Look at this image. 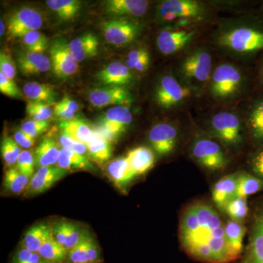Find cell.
<instances>
[{"instance_id": "obj_1", "label": "cell", "mask_w": 263, "mask_h": 263, "mask_svg": "<svg viewBox=\"0 0 263 263\" xmlns=\"http://www.w3.org/2000/svg\"><path fill=\"white\" fill-rule=\"evenodd\" d=\"M179 236L183 251L198 262L230 263L241 257L228 243L220 216L205 202L186 208L180 221Z\"/></svg>"}, {"instance_id": "obj_2", "label": "cell", "mask_w": 263, "mask_h": 263, "mask_svg": "<svg viewBox=\"0 0 263 263\" xmlns=\"http://www.w3.org/2000/svg\"><path fill=\"white\" fill-rule=\"evenodd\" d=\"M219 42L222 46L239 53L258 51L263 48V32L240 27L223 34Z\"/></svg>"}, {"instance_id": "obj_3", "label": "cell", "mask_w": 263, "mask_h": 263, "mask_svg": "<svg viewBox=\"0 0 263 263\" xmlns=\"http://www.w3.org/2000/svg\"><path fill=\"white\" fill-rule=\"evenodd\" d=\"M193 155L195 160L204 168L209 171H220L226 167V155L215 141L200 139L194 143Z\"/></svg>"}, {"instance_id": "obj_4", "label": "cell", "mask_w": 263, "mask_h": 263, "mask_svg": "<svg viewBox=\"0 0 263 263\" xmlns=\"http://www.w3.org/2000/svg\"><path fill=\"white\" fill-rule=\"evenodd\" d=\"M51 68L57 77L65 79L75 75L79 65L69 50L68 44L62 38L55 40L50 47Z\"/></svg>"}, {"instance_id": "obj_5", "label": "cell", "mask_w": 263, "mask_h": 263, "mask_svg": "<svg viewBox=\"0 0 263 263\" xmlns=\"http://www.w3.org/2000/svg\"><path fill=\"white\" fill-rule=\"evenodd\" d=\"M107 42L116 46H125L136 39L139 32L138 24L126 19H112L100 25Z\"/></svg>"}, {"instance_id": "obj_6", "label": "cell", "mask_w": 263, "mask_h": 263, "mask_svg": "<svg viewBox=\"0 0 263 263\" xmlns=\"http://www.w3.org/2000/svg\"><path fill=\"white\" fill-rule=\"evenodd\" d=\"M43 23L42 15L37 10L29 7L21 8L8 19V35L22 38L27 33L39 30Z\"/></svg>"}, {"instance_id": "obj_7", "label": "cell", "mask_w": 263, "mask_h": 263, "mask_svg": "<svg viewBox=\"0 0 263 263\" xmlns=\"http://www.w3.org/2000/svg\"><path fill=\"white\" fill-rule=\"evenodd\" d=\"M241 76L235 67L230 65L219 66L212 77L213 94L218 98H228L239 88Z\"/></svg>"}, {"instance_id": "obj_8", "label": "cell", "mask_w": 263, "mask_h": 263, "mask_svg": "<svg viewBox=\"0 0 263 263\" xmlns=\"http://www.w3.org/2000/svg\"><path fill=\"white\" fill-rule=\"evenodd\" d=\"M190 95V89L183 87L172 76H166L160 81L155 98L160 106L164 108L177 105Z\"/></svg>"}, {"instance_id": "obj_9", "label": "cell", "mask_w": 263, "mask_h": 263, "mask_svg": "<svg viewBox=\"0 0 263 263\" xmlns=\"http://www.w3.org/2000/svg\"><path fill=\"white\" fill-rule=\"evenodd\" d=\"M88 100L92 106L100 108L111 105H128L133 102V96L125 88L108 86L90 91Z\"/></svg>"}, {"instance_id": "obj_10", "label": "cell", "mask_w": 263, "mask_h": 263, "mask_svg": "<svg viewBox=\"0 0 263 263\" xmlns=\"http://www.w3.org/2000/svg\"><path fill=\"white\" fill-rule=\"evenodd\" d=\"M68 174L57 166L40 167L31 179L24 195L34 196L44 193Z\"/></svg>"}, {"instance_id": "obj_11", "label": "cell", "mask_w": 263, "mask_h": 263, "mask_svg": "<svg viewBox=\"0 0 263 263\" xmlns=\"http://www.w3.org/2000/svg\"><path fill=\"white\" fill-rule=\"evenodd\" d=\"M212 127L219 139L230 145H234L240 141V123L235 114L222 112L212 119Z\"/></svg>"}, {"instance_id": "obj_12", "label": "cell", "mask_w": 263, "mask_h": 263, "mask_svg": "<svg viewBox=\"0 0 263 263\" xmlns=\"http://www.w3.org/2000/svg\"><path fill=\"white\" fill-rule=\"evenodd\" d=\"M133 122V114L126 105H117L108 109L101 120L102 128L110 137L121 136L125 133Z\"/></svg>"}, {"instance_id": "obj_13", "label": "cell", "mask_w": 263, "mask_h": 263, "mask_svg": "<svg viewBox=\"0 0 263 263\" xmlns=\"http://www.w3.org/2000/svg\"><path fill=\"white\" fill-rule=\"evenodd\" d=\"M177 129L167 123L157 124L148 133V139L153 149L160 155L173 152L177 143Z\"/></svg>"}, {"instance_id": "obj_14", "label": "cell", "mask_w": 263, "mask_h": 263, "mask_svg": "<svg viewBox=\"0 0 263 263\" xmlns=\"http://www.w3.org/2000/svg\"><path fill=\"white\" fill-rule=\"evenodd\" d=\"M238 263H263V208L256 216L249 245Z\"/></svg>"}, {"instance_id": "obj_15", "label": "cell", "mask_w": 263, "mask_h": 263, "mask_svg": "<svg viewBox=\"0 0 263 263\" xmlns=\"http://www.w3.org/2000/svg\"><path fill=\"white\" fill-rule=\"evenodd\" d=\"M159 15L166 21L176 18H193L199 15L200 5L190 0H167L159 7Z\"/></svg>"}, {"instance_id": "obj_16", "label": "cell", "mask_w": 263, "mask_h": 263, "mask_svg": "<svg viewBox=\"0 0 263 263\" xmlns=\"http://www.w3.org/2000/svg\"><path fill=\"white\" fill-rule=\"evenodd\" d=\"M16 61L19 70L24 76L40 75L51 69V59L41 53L22 52L18 53Z\"/></svg>"}, {"instance_id": "obj_17", "label": "cell", "mask_w": 263, "mask_h": 263, "mask_svg": "<svg viewBox=\"0 0 263 263\" xmlns=\"http://www.w3.org/2000/svg\"><path fill=\"white\" fill-rule=\"evenodd\" d=\"M183 73L199 81L209 79L212 70V58L207 52L200 51L189 57L182 65Z\"/></svg>"}, {"instance_id": "obj_18", "label": "cell", "mask_w": 263, "mask_h": 263, "mask_svg": "<svg viewBox=\"0 0 263 263\" xmlns=\"http://www.w3.org/2000/svg\"><path fill=\"white\" fill-rule=\"evenodd\" d=\"M195 35L194 32L163 30L157 37V46L164 55H171L180 51Z\"/></svg>"}, {"instance_id": "obj_19", "label": "cell", "mask_w": 263, "mask_h": 263, "mask_svg": "<svg viewBox=\"0 0 263 263\" xmlns=\"http://www.w3.org/2000/svg\"><path fill=\"white\" fill-rule=\"evenodd\" d=\"M239 174H230L221 178L214 185L212 198L216 207L224 211L226 205L235 198Z\"/></svg>"}, {"instance_id": "obj_20", "label": "cell", "mask_w": 263, "mask_h": 263, "mask_svg": "<svg viewBox=\"0 0 263 263\" xmlns=\"http://www.w3.org/2000/svg\"><path fill=\"white\" fill-rule=\"evenodd\" d=\"M97 79L109 86L123 87L131 82L133 76L127 65L120 62H114L98 72Z\"/></svg>"}, {"instance_id": "obj_21", "label": "cell", "mask_w": 263, "mask_h": 263, "mask_svg": "<svg viewBox=\"0 0 263 263\" xmlns=\"http://www.w3.org/2000/svg\"><path fill=\"white\" fill-rule=\"evenodd\" d=\"M99 41L91 33H86L68 43L71 54L78 62H82L98 54Z\"/></svg>"}, {"instance_id": "obj_22", "label": "cell", "mask_w": 263, "mask_h": 263, "mask_svg": "<svg viewBox=\"0 0 263 263\" xmlns=\"http://www.w3.org/2000/svg\"><path fill=\"white\" fill-rule=\"evenodd\" d=\"M148 5L145 0H109L105 2V10L112 15L140 17L146 14Z\"/></svg>"}, {"instance_id": "obj_23", "label": "cell", "mask_w": 263, "mask_h": 263, "mask_svg": "<svg viewBox=\"0 0 263 263\" xmlns=\"http://www.w3.org/2000/svg\"><path fill=\"white\" fill-rule=\"evenodd\" d=\"M109 179L119 189L126 187L136 177L127 157H119L106 166Z\"/></svg>"}, {"instance_id": "obj_24", "label": "cell", "mask_w": 263, "mask_h": 263, "mask_svg": "<svg viewBox=\"0 0 263 263\" xmlns=\"http://www.w3.org/2000/svg\"><path fill=\"white\" fill-rule=\"evenodd\" d=\"M61 147L51 136H46L40 143L34 153L36 167H51L57 164Z\"/></svg>"}, {"instance_id": "obj_25", "label": "cell", "mask_w": 263, "mask_h": 263, "mask_svg": "<svg viewBox=\"0 0 263 263\" xmlns=\"http://www.w3.org/2000/svg\"><path fill=\"white\" fill-rule=\"evenodd\" d=\"M127 158L136 176L146 174L155 163L153 152L145 146L137 147L129 151Z\"/></svg>"}, {"instance_id": "obj_26", "label": "cell", "mask_w": 263, "mask_h": 263, "mask_svg": "<svg viewBox=\"0 0 263 263\" xmlns=\"http://www.w3.org/2000/svg\"><path fill=\"white\" fill-rule=\"evenodd\" d=\"M23 94L29 101L51 105L57 97L54 86L42 83L29 82L24 85Z\"/></svg>"}, {"instance_id": "obj_27", "label": "cell", "mask_w": 263, "mask_h": 263, "mask_svg": "<svg viewBox=\"0 0 263 263\" xmlns=\"http://www.w3.org/2000/svg\"><path fill=\"white\" fill-rule=\"evenodd\" d=\"M56 166L69 173L72 171L94 170V165L87 157L79 155L73 151L65 148H61Z\"/></svg>"}, {"instance_id": "obj_28", "label": "cell", "mask_w": 263, "mask_h": 263, "mask_svg": "<svg viewBox=\"0 0 263 263\" xmlns=\"http://www.w3.org/2000/svg\"><path fill=\"white\" fill-rule=\"evenodd\" d=\"M51 235V228L47 224H36L26 232L21 243V247L34 253H38L43 243Z\"/></svg>"}, {"instance_id": "obj_29", "label": "cell", "mask_w": 263, "mask_h": 263, "mask_svg": "<svg viewBox=\"0 0 263 263\" xmlns=\"http://www.w3.org/2000/svg\"><path fill=\"white\" fill-rule=\"evenodd\" d=\"M59 127L61 133L67 135L72 139L82 143H88L96 137L89 124L81 119H73L62 122Z\"/></svg>"}, {"instance_id": "obj_30", "label": "cell", "mask_w": 263, "mask_h": 263, "mask_svg": "<svg viewBox=\"0 0 263 263\" xmlns=\"http://www.w3.org/2000/svg\"><path fill=\"white\" fill-rule=\"evenodd\" d=\"M86 145L88 147V157L99 165L105 164L111 157V143L105 138L95 137L94 139L86 143Z\"/></svg>"}, {"instance_id": "obj_31", "label": "cell", "mask_w": 263, "mask_h": 263, "mask_svg": "<svg viewBox=\"0 0 263 263\" xmlns=\"http://www.w3.org/2000/svg\"><path fill=\"white\" fill-rule=\"evenodd\" d=\"M46 5L64 21L75 18L81 8V2L79 0H48Z\"/></svg>"}, {"instance_id": "obj_32", "label": "cell", "mask_w": 263, "mask_h": 263, "mask_svg": "<svg viewBox=\"0 0 263 263\" xmlns=\"http://www.w3.org/2000/svg\"><path fill=\"white\" fill-rule=\"evenodd\" d=\"M38 254L43 260L50 263H65L68 251L59 243L53 238V234L40 249Z\"/></svg>"}, {"instance_id": "obj_33", "label": "cell", "mask_w": 263, "mask_h": 263, "mask_svg": "<svg viewBox=\"0 0 263 263\" xmlns=\"http://www.w3.org/2000/svg\"><path fill=\"white\" fill-rule=\"evenodd\" d=\"M30 180V178L19 172L15 167H10L5 172L4 186L10 193L18 195L25 193Z\"/></svg>"}, {"instance_id": "obj_34", "label": "cell", "mask_w": 263, "mask_h": 263, "mask_svg": "<svg viewBox=\"0 0 263 263\" xmlns=\"http://www.w3.org/2000/svg\"><path fill=\"white\" fill-rule=\"evenodd\" d=\"M227 240L230 247L241 256L243 252V240L246 233L245 227L240 221L230 220L224 224Z\"/></svg>"}, {"instance_id": "obj_35", "label": "cell", "mask_w": 263, "mask_h": 263, "mask_svg": "<svg viewBox=\"0 0 263 263\" xmlns=\"http://www.w3.org/2000/svg\"><path fill=\"white\" fill-rule=\"evenodd\" d=\"M263 187V181L258 178L249 174H239L237 185V197H247L249 195L257 193ZM234 198V199H235Z\"/></svg>"}, {"instance_id": "obj_36", "label": "cell", "mask_w": 263, "mask_h": 263, "mask_svg": "<svg viewBox=\"0 0 263 263\" xmlns=\"http://www.w3.org/2000/svg\"><path fill=\"white\" fill-rule=\"evenodd\" d=\"M27 51L43 53L48 48V40L39 30L32 31L21 38Z\"/></svg>"}, {"instance_id": "obj_37", "label": "cell", "mask_w": 263, "mask_h": 263, "mask_svg": "<svg viewBox=\"0 0 263 263\" xmlns=\"http://www.w3.org/2000/svg\"><path fill=\"white\" fill-rule=\"evenodd\" d=\"M1 152L5 166L8 168H10L16 164L22 151L14 139L9 136H6L3 138L2 142Z\"/></svg>"}, {"instance_id": "obj_38", "label": "cell", "mask_w": 263, "mask_h": 263, "mask_svg": "<svg viewBox=\"0 0 263 263\" xmlns=\"http://www.w3.org/2000/svg\"><path fill=\"white\" fill-rule=\"evenodd\" d=\"M150 57L145 48H137L129 52L128 54L127 66L129 69L145 72L149 65Z\"/></svg>"}, {"instance_id": "obj_39", "label": "cell", "mask_w": 263, "mask_h": 263, "mask_svg": "<svg viewBox=\"0 0 263 263\" xmlns=\"http://www.w3.org/2000/svg\"><path fill=\"white\" fill-rule=\"evenodd\" d=\"M89 237V233L86 232L80 242L74 248L69 251L65 263L89 262V253H88Z\"/></svg>"}, {"instance_id": "obj_40", "label": "cell", "mask_w": 263, "mask_h": 263, "mask_svg": "<svg viewBox=\"0 0 263 263\" xmlns=\"http://www.w3.org/2000/svg\"><path fill=\"white\" fill-rule=\"evenodd\" d=\"M26 112L32 120L44 122L48 121L53 115V110L51 105L46 104L35 103V102H27L26 106Z\"/></svg>"}, {"instance_id": "obj_41", "label": "cell", "mask_w": 263, "mask_h": 263, "mask_svg": "<svg viewBox=\"0 0 263 263\" xmlns=\"http://www.w3.org/2000/svg\"><path fill=\"white\" fill-rule=\"evenodd\" d=\"M247 197H237L226 205L224 212L232 220L240 221L245 219L248 214Z\"/></svg>"}, {"instance_id": "obj_42", "label": "cell", "mask_w": 263, "mask_h": 263, "mask_svg": "<svg viewBox=\"0 0 263 263\" xmlns=\"http://www.w3.org/2000/svg\"><path fill=\"white\" fill-rule=\"evenodd\" d=\"M34 155L31 151L23 150L19 155L15 167L22 174L32 179L34 176V170L35 167Z\"/></svg>"}, {"instance_id": "obj_43", "label": "cell", "mask_w": 263, "mask_h": 263, "mask_svg": "<svg viewBox=\"0 0 263 263\" xmlns=\"http://www.w3.org/2000/svg\"><path fill=\"white\" fill-rule=\"evenodd\" d=\"M250 125L254 138L263 140V100L257 104L252 110Z\"/></svg>"}, {"instance_id": "obj_44", "label": "cell", "mask_w": 263, "mask_h": 263, "mask_svg": "<svg viewBox=\"0 0 263 263\" xmlns=\"http://www.w3.org/2000/svg\"><path fill=\"white\" fill-rule=\"evenodd\" d=\"M59 143H60L61 148H69V149L73 151L79 155L88 157V147L86 143H82L72 139L67 135L61 133L60 138H59Z\"/></svg>"}, {"instance_id": "obj_45", "label": "cell", "mask_w": 263, "mask_h": 263, "mask_svg": "<svg viewBox=\"0 0 263 263\" xmlns=\"http://www.w3.org/2000/svg\"><path fill=\"white\" fill-rule=\"evenodd\" d=\"M48 127H49L48 121L40 122V121L30 120L22 124L20 129L29 136L36 138L47 130Z\"/></svg>"}, {"instance_id": "obj_46", "label": "cell", "mask_w": 263, "mask_h": 263, "mask_svg": "<svg viewBox=\"0 0 263 263\" xmlns=\"http://www.w3.org/2000/svg\"><path fill=\"white\" fill-rule=\"evenodd\" d=\"M0 91L9 98L15 99L24 98L23 93L19 89L14 81L7 79L1 72H0Z\"/></svg>"}, {"instance_id": "obj_47", "label": "cell", "mask_w": 263, "mask_h": 263, "mask_svg": "<svg viewBox=\"0 0 263 263\" xmlns=\"http://www.w3.org/2000/svg\"><path fill=\"white\" fill-rule=\"evenodd\" d=\"M0 72L7 79L13 80L16 76V67L11 56L5 52L0 53Z\"/></svg>"}, {"instance_id": "obj_48", "label": "cell", "mask_w": 263, "mask_h": 263, "mask_svg": "<svg viewBox=\"0 0 263 263\" xmlns=\"http://www.w3.org/2000/svg\"><path fill=\"white\" fill-rule=\"evenodd\" d=\"M85 233H86V231L83 230L80 226L70 222L68 234L66 238L64 247L69 252L80 242Z\"/></svg>"}, {"instance_id": "obj_49", "label": "cell", "mask_w": 263, "mask_h": 263, "mask_svg": "<svg viewBox=\"0 0 263 263\" xmlns=\"http://www.w3.org/2000/svg\"><path fill=\"white\" fill-rule=\"evenodd\" d=\"M42 261V257L39 254L21 247L13 255L11 263H41Z\"/></svg>"}, {"instance_id": "obj_50", "label": "cell", "mask_w": 263, "mask_h": 263, "mask_svg": "<svg viewBox=\"0 0 263 263\" xmlns=\"http://www.w3.org/2000/svg\"><path fill=\"white\" fill-rule=\"evenodd\" d=\"M70 224V222H67V221H61V222L57 223L53 228H51L53 238L63 247L67 234H68Z\"/></svg>"}, {"instance_id": "obj_51", "label": "cell", "mask_w": 263, "mask_h": 263, "mask_svg": "<svg viewBox=\"0 0 263 263\" xmlns=\"http://www.w3.org/2000/svg\"><path fill=\"white\" fill-rule=\"evenodd\" d=\"M13 139L18 143L19 146L24 148H29L34 146L35 143L36 138L29 136L27 133L22 130L15 132Z\"/></svg>"}, {"instance_id": "obj_52", "label": "cell", "mask_w": 263, "mask_h": 263, "mask_svg": "<svg viewBox=\"0 0 263 263\" xmlns=\"http://www.w3.org/2000/svg\"><path fill=\"white\" fill-rule=\"evenodd\" d=\"M53 115L58 118L61 122L72 120L76 117V114L69 111L60 103L55 105L54 109H53Z\"/></svg>"}, {"instance_id": "obj_53", "label": "cell", "mask_w": 263, "mask_h": 263, "mask_svg": "<svg viewBox=\"0 0 263 263\" xmlns=\"http://www.w3.org/2000/svg\"><path fill=\"white\" fill-rule=\"evenodd\" d=\"M252 168L257 176L263 179V150L254 157L252 161Z\"/></svg>"}, {"instance_id": "obj_54", "label": "cell", "mask_w": 263, "mask_h": 263, "mask_svg": "<svg viewBox=\"0 0 263 263\" xmlns=\"http://www.w3.org/2000/svg\"><path fill=\"white\" fill-rule=\"evenodd\" d=\"M60 103L63 105L64 107L69 111L72 113L76 114V112L79 110V105L75 100L69 98V97H64L63 99L60 102Z\"/></svg>"}, {"instance_id": "obj_55", "label": "cell", "mask_w": 263, "mask_h": 263, "mask_svg": "<svg viewBox=\"0 0 263 263\" xmlns=\"http://www.w3.org/2000/svg\"><path fill=\"white\" fill-rule=\"evenodd\" d=\"M5 28V24L3 23V20H1V22H0V29H1V30H0V35L3 36L4 34Z\"/></svg>"}, {"instance_id": "obj_56", "label": "cell", "mask_w": 263, "mask_h": 263, "mask_svg": "<svg viewBox=\"0 0 263 263\" xmlns=\"http://www.w3.org/2000/svg\"><path fill=\"white\" fill-rule=\"evenodd\" d=\"M87 263H103V261H100V262H87Z\"/></svg>"}, {"instance_id": "obj_57", "label": "cell", "mask_w": 263, "mask_h": 263, "mask_svg": "<svg viewBox=\"0 0 263 263\" xmlns=\"http://www.w3.org/2000/svg\"><path fill=\"white\" fill-rule=\"evenodd\" d=\"M41 263H48V262H46V261L43 260V259L42 262H41Z\"/></svg>"}]
</instances>
